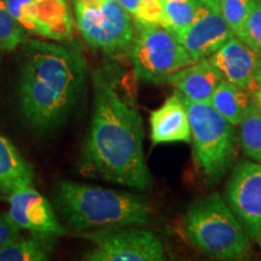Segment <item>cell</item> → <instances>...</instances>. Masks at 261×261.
<instances>
[{
  "mask_svg": "<svg viewBox=\"0 0 261 261\" xmlns=\"http://www.w3.org/2000/svg\"><path fill=\"white\" fill-rule=\"evenodd\" d=\"M51 238L37 234L27 240L18 237L0 249V261H46L51 255Z\"/></svg>",
  "mask_w": 261,
  "mask_h": 261,
  "instance_id": "d6986e66",
  "label": "cell"
},
{
  "mask_svg": "<svg viewBox=\"0 0 261 261\" xmlns=\"http://www.w3.org/2000/svg\"><path fill=\"white\" fill-rule=\"evenodd\" d=\"M240 144L252 161L261 163V113L255 102L240 123Z\"/></svg>",
  "mask_w": 261,
  "mask_h": 261,
  "instance_id": "ffe728a7",
  "label": "cell"
},
{
  "mask_svg": "<svg viewBox=\"0 0 261 261\" xmlns=\"http://www.w3.org/2000/svg\"><path fill=\"white\" fill-rule=\"evenodd\" d=\"M8 197V213L21 230L42 237H58L68 233L58 221L50 202L32 185L16 189Z\"/></svg>",
  "mask_w": 261,
  "mask_h": 261,
  "instance_id": "8fae6325",
  "label": "cell"
},
{
  "mask_svg": "<svg viewBox=\"0 0 261 261\" xmlns=\"http://www.w3.org/2000/svg\"><path fill=\"white\" fill-rule=\"evenodd\" d=\"M76 24L93 50L110 57L129 54L136 21L117 0H73Z\"/></svg>",
  "mask_w": 261,
  "mask_h": 261,
  "instance_id": "8992f818",
  "label": "cell"
},
{
  "mask_svg": "<svg viewBox=\"0 0 261 261\" xmlns=\"http://www.w3.org/2000/svg\"><path fill=\"white\" fill-rule=\"evenodd\" d=\"M34 172L15 145L0 135V194L10 195L16 189L32 185Z\"/></svg>",
  "mask_w": 261,
  "mask_h": 261,
  "instance_id": "2e32d148",
  "label": "cell"
},
{
  "mask_svg": "<svg viewBox=\"0 0 261 261\" xmlns=\"http://www.w3.org/2000/svg\"><path fill=\"white\" fill-rule=\"evenodd\" d=\"M233 35L219 10L208 8L177 38L194 62H197L211 57Z\"/></svg>",
  "mask_w": 261,
  "mask_h": 261,
  "instance_id": "7c38bea8",
  "label": "cell"
},
{
  "mask_svg": "<svg viewBox=\"0 0 261 261\" xmlns=\"http://www.w3.org/2000/svg\"><path fill=\"white\" fill-rule=\"evenodd\" d=\"M21 228L11 220L9 213L0 212V249L21 237Z\"/></svg>",
  "mask_w": 261,
  "mask_h": 261,
  "instance_id": "d4e9b609",
  "label": "cell"
},
{
  "mask_svg": "<svg viewBox=\"0 0 261 261\" xmlns=\"http://www.w3.org/2000/svg\"><path fill=\"white\" fill-rule=\"evenodd\" d=\"M24 28L10 15L0 0V51H12L24 41Z\"/></svg>",
  "mask_w": 261,
  "mask_h": 261,
  "instance_id": "7402d4cb",
  "label": "cell"
},
{
  "mask_svg": "<svg viewBox=\"0 0 261 261\" xmlns=\"http://www.w3.org/2000/svg\"><path fill=\"white\" fill-rule=\"evenodd\" d=\"M224 200L249 240H257L261 232V163H238L225 187Z\"/></svg>",
  "mask_w": 261,
  "mask_h": 261,
  "instance_id": "9c48e42d",
  "label": "cell"
},
{
  "mask_svg": "<svg viewBox=\"0 0 261 261\" xmlns=\"http://www.w3.org/2000/svg\"><path fill=\"white\" fill-rule=\"evenodd\" d=\"M203 2L208 6H211V8L219 10V2H220V0H203ZM219 11H220V10H219Z\"/></svg>",
  "mask_w": 261,
  "mask_h": 261,
  "instance_id": "83f0119b",
  "label": "cell"
},
{
  "mask_svg": "<svg viewBox=\"0 0 261 261\" xmlns=\"http://www.w3.org/2000/svg\"><path fill=\"white\" fill-rule=\"evenodd\" d=\"M167 25L166 28L177 37L188 29L208 6L203 0H162Z\"/></svg>",
  "mask_w": 261,
  "mask_h": 261,
  "instance_id": "ac0fdd59",
  "label": "cell"
},
{
  "mask_svg": "<svg viewBox=\"0 0 261 261\" xmlns=\"http://www.w3.org/2000/svg\"><path fill=\"white\" fill-rule=\"evenodd\" d=\"M184 228L192 246L215 260H240L249 250V237L242 224L218 192L189 205Z\"/></svg>",
  "mask_w": 261,
  "mask_h": 261,
  "instance_id": "277c9868",
  "label": "cell"
},
{
  "mask_svg": "<svg viewBox=\"0 0 261 261\" xmlns=\"http://www.w3.org/2000/svg\"><path fill=\"white\" fill-rule=\"evenodd\" d=\"M256 58L257 52L233 35L219 50L208 57V61L219 70L224 80L254 93L257 90Z\"/></svg>",
  "mask_w": 261,
  "mask_h": 261,
  "instance_id": "4fadbf2b",
  "label": "cell"
},
{
  "mask_svg": "<svg viewBox=\"0 0 261 261\" xmlns=\"http://www.w3.org/2000/svg\"><path fill=\"white\" fill-rule=\"evenodd\" d=\"M150 138L152 144L188 143L191 140L190 120L184 97L175 91L150 114Z\"/></svg>",
  "mask_w": 261,
  "mask_h": 261,
  "instance_id": "5bb4252c",
  "label": "cell"
},
{
  "mask_svg": "<svg viewBox=\"0 0 261 261\" xmlns=\"http://www.w3.org/2000/svg\"><path fill=\"white\" fill-rule=\"evenodd\" d=\"M190 120L195 162L202 177L218 182L232 167L238 155L240 137L230 123L211 103L185 99Z\"/></svg>",
  "mask_w": 261,
  "mask_h": 261,
  "instance_id": "5b68a950",
  "label": "cell"
},
{
  "mask_svg": "<svg viewBox=\"0 0 261 261\" xmlns=\"http://www.w3.org/2000/svg\"><path fill=\"white\" fill-rule=\"evenodd\" d=\"M4 4L25 31L56 41L71 37L73 18L67 0H4Z\"/></svg>",
  "mask_w": 261,
  "mask_h": 261,
  "instance_id": "30bf717a",
  "label": "cell"
},
{
  "mask_svg": "<svg viewBox=\"0 0 261 261\" xmlns=\"http://www.w3.org/2000/svg\"><path fill=\"white\" fill-rule=\"evenodd\" d=\"M87 63L74 45L25 41L18 77L21 113L38 132H48L67 121L86 83Z\"/></svg>",
  "mask_w": 261,
  "mask_h": 261,
  "instance_id": "7a4b0ae2",
  "label": "cell"
},
{
  "mask_svg": "<svg viewBox=\"0 0 261 261\" xmlns=\"http://www.w3.org/2000/svg\"><path fill=\"white\" fill-rule=\"evenodd\" d=\"M253 94H254V100H255L257 109H259L261 113V87H259V89H257Z\"/></svg>",
  "mask_w": 261,
  "mask_h": 261,
  "instance_id": "4316f807",
  "label": "cell"
},
{
  "mask_svg": "<svg viewBox=\"0 0 261 261\" xmlns=\"http://www.w3.org/2000/svg\"><path fill=\"white\" fill-rule=\"evenodd\" d=\"M256 0H220V14L236 37H240L246 19L255 5Z\"/></svg>",
  "mask_w": 261,
  "mask_h": 261,
  "instance_id": "603a6c76",
  "label": "cell"
},
{
  "mask_svg": "<svg viewBox=\"0 0 261 261\" xmlns=\"http://www.w3.org/2000/svg\"><path fill=\"white\" fill-rule=\"evenodd\" d=\"M128 55L135 76L151 84H166L173 73L194 63L171 31L137 21L135 40Z\"/></svg>",
  "mask_w": 261,
  "mask_h": 261,
  "instance_id": "52a82bcc",
  "label": "cell"
},
{
  "mask_svg": "<svg viewBox=\"0 0 261 261\" xmlns=\"http://www.w3.org/2000/svg\"><path fill=\"white\" fill-rule=\"evenodd\" d=\"M221 80L223 76L219 70L208 58H204L173 73L166 84L174 87L185 99L211 103L212 96Z\"/></svg>",
  "mask_w": 261,
  "mask_h": 261,
  "instance_id": "9a60e30c",
  "label": "cell"
},
{
  "mask_svg": "<svg viewBox=\"0 0 261 261\" xmlns=\"http://www.w3.org/2000/svg\"><path fill=\"white\" fill-rule=\"evenodd\" d=\"M255 83L257 85V89L261 87V51L257 52L256 67H255Z\"/></svg>",
  "mask_w": 261,
  "mask_h": 261,
  "instance_id": "484cf974",
  "label": "cell"
},
{
  "mask_svg": "<svg viewBox=\"0 0 261 261\" xmlns=\"http://www.w3.org/2000/svg\"><path fill=\"white\" fill-rule=\"evenodd\" d=\"M55 202L65 226L79 232L129 225L150 226L158 221L150 198L136 192L60 181Z\"/></svg>",
  "mask_w": 261,
  "mask_h": 261,
  "instance_id": "3957f363",
  "label": "cell"
},
{
  "mask_svg": "<svg viewBox=\"0 0 261 261\" xmlns=\"http://www.w3.org/2000/svg\"><path fill=\"white\" fill-rule=\"evenodd\" d=\"M93 108L89 135L79 158L84 177L146 191L152 175L144 154V128L138 108L113 70L91 74Z\"/></svg>",
  "mask_w": 261,
  "mask_h": 261,
  "instance_id": "6da1fadb",
  "label": "cell"
},
{
  "mask_svg": "<svg viewBox=\"0 0 261 261\" xmlns=\"http://www.w3.org/2000/svg\"><path fill=\"white\" fill-rule=\"evenodd\" d=\"M137 22L159 24L166 28L165 10L162 0H117Z\"/></svg>",
  "mask_w": 261,
  "mask_h": 261,
  "instance_id": "44dd1931",
  "label": "cell"
},
{
  "mask_svg": "<svg viewBox=\"0 0 261 261\" xmlns=\"http://www.w3.org/2000/svg\"><path fill=\"white\" fill-rule=\"evenodd\" d=\"M257 240H259V244H260V248H261V232L259 234V237H257Z\"/></svg>",
  "mask_w": 261,
  "mask_h": 261,
  "instance_id": "f1b7e54d",
  "label": "cell"
},
{
  "mask_svg": "<svg viewBox=\"0 0 261 261\" xmlns=\"http://www.w3.org/2000/svg\"><path fill=\"white\" fill-rule=\"evenodd\" d=\"M254 94L230 81L221 80L212 96L211 104L233 126H240L254 104Z\"/></svg>",
  "mask_w": 261,
  "mask_h": 261,
  "instance_id": "e0dca14e",
  "label": "cell"
},
{
  "mask_svg": "<svg viewBox=\"0 0 261 261\" xmlns=\"http://www.w3.org/2000/svg\"><path fill=\"white\" fill-rule=\"evenodd\" d=\"M237 38L255 52L261 51V0H256Z\"/></svg>",
  "mask_w": 261,
  "mask_h": 261,
  "instance_id": "cb8c5ba5",
  "label": "cell"
},
{
  "mask_svg": "<svg viewBox=\"0 0 261 261\" xmlns=\"http://www.w3.org/2000/svg\"><path fill=\"white\" fill-rule=\"evenodd\" d=\"M80 237L92 242L89 261H163L166 248L158 233L145 226H119L83 231Z\"/></svg>",
  "mask_w": 261,
  "mask_h": 261,
  "instance_id": "ba28073f",
  "label": "cell"
}]
</instances>
